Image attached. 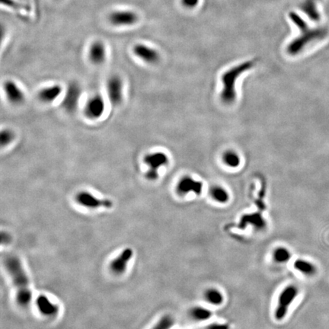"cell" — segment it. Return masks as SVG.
Segmentation results:
<instances>
[{
	"label": "cell",
	"mask_w": 329,
	"mask_h": 329,
	"mask_svg": "<svg viewBox=\"0 0 329 329\" xmlns=\"http://www.w3.org/2000/svg\"><path fill=\"white\" fill-rule=\"evenodd\" d=\"M4 265L13 280L16 290V300L22 307H27L30 304L32 293L30 289L29 278L18 257L8 254L4 258Z\"/></svg>",
	"instance_id": "6da1fadb"
},
{
	"label": "cell",
	"mask_w": 329,
	"mask_h": 329,
	"mask_svg": "<svg viewBox=\"0 0 329 329\" xmlns=\"http://www.w3.org/2000/svg\"><path fill=\"white\" fill-rule=\"evenodd\" d=\"M290 18L300 31V34L287 46V52L290 55L295 56L299 54L313 41L323 39L327 36V29L325 28L313 29L309 27L304 20L297 13H290Z\"/></svg>",
	"instance_id": "7a4b0ae2"
},
{
	"label": "cell",
	"mask_w": 329,
	"mask_h": 329,
	"mask_svg": "<svg viewBox=\"0 0 329 329\" xmlns=\"http://www.w3.org/2000/svg\"><path fill=\"white\" fill-rule=\"evenodd\" d=\"M254 64V62L253 61L243 63L232 68L222 75V82L223 88H222L220 97L221 100L225 104H231L234 102L236 98L235 85L237 78L240 77L242 73L252 68Z\"/></svg>",
	"instance_id": "3957f363"
},
{
	"label": "cell",
	"mask_w": 329,
	"mask_h": 329,
	"mask_svg": "<svg viewBox=\"0 0 329 329\" xmlns=\"http://www.w3.org/2000/svg\"><path fill=\"white\" fill-rule=\"evenodd\" d=\"M169 157L163 152L157 151L148 153L142 157V163L146 166L144 177L149 182H154L159 177V169L167 166Z\"/></svg>",
	"instance_id": "277c9868"
},
{
	"label": "cell",
	"mask_w": 329,
	"mask_h": 329,
	"mask_svg": "<svg viewBox=\"0 0 329 329\" xmlns=\"http://www.w3.org/2000/svg\"><path fill=\"white\" fill-rule=\"evenodd\" d=\"M299 295V289L295 285H288L282 290L278 296V302L274 312V317L278 321H282L288 313L292 303Z\"/></svg>",
	"instance_id": "5b68a950"
},
{
	"label": "cell",
	"mask_w": 329,
	"mask_h": 329,
	"mask_svg": "<svg viewBox=\"0 0 329 329\" xmlns=\"http://www.w3.org/2000/svg\"><path fill=\"white\" fill-rule=\"evenodd\" d=\"M108 100L113 107H119L125 98V81L121 76L114 74L109 77L105 83Z\"/></svg>",
	"instance_id": "8992f818"
},
{
	"label": "cell",
	"mask_w": 329,
	"mask_h": 329,
	"mask_svg": "<svg viewBox=\"0 0 329 329\" xmlns=\"http://www.w3.org/2000/svg\"><path fill=\"white\" fill-rule=\"evenodd\" d=\"M106 110V102L105 98L100 94H95L89 97L84 106V115L90 121L101 119Z\"/></svg>",
	"instance_id": "52a82bcc"
},
{
	"label": "cell",
	"mask_w": 329,
	"mask_h": 329,
	"mask_svg": "<svg viewBox=\"0 0 329 329\" xmlns=\"http://www.w3.org/2000/svg\"><path fill=\"white\" fill-rule=\"evenodd\" d=\"M75 199L78 204L93 210L98 208L110 209L114 205L112 201L107 198H98L87 190H81L77 193Z\"/></svg>",
	"instance_id": "ba28073f"
},
{
	"label": "cell",
	"mask_w": 329,
	"mask_h": 329,
	"mask_svg": "<svg viewBox=\"0 0 329 329\" xmlns=\"http://www.w3.org/2000/svg\"><path fill=\"white\" fill-rule=\"evenodd\" d=\"M2 89L6 100L11 105L19 106L25 102V91L21 86L13 79H7L2 84Z\"/></svg>",
	"instance_id": "9c48e42d"
},
{
	"label": "cell",
	"mask_w": 329,
	"mask_h": 329,
	"mask_svg": "<svg viewBox=\"0 0 329 329\" xmlns=\"http://www.w3.org/2000/svg\"><path fill=\"white\" fill-rule=\"evenodd\" d=\"M82 94L81 86L77 82H71L69 84L64 93H63V107L68 112H73L78 107V102L80 100Z\"/></svg>",
	"instance_id": "30bf717a"
},
{
	"label": "cell",
	"mask_w": 329,
	"mask_h": 329,
	"mask_svg": "<svg viewBox=\"0 0 329 329\" xmlns=\"http://www.w3.org/2000/svg\"><path fill=\"white\" fill-rule=\"evenodd\" d=\"M109 22L114 26H130L137 23L139 20L138 15L130 10H118L110 13L109 17Z\"/></svg>",
	"instance_id": "8fae6325"
},
{
	"label": "cell",
	"mask_w": 329,
	"mask_h": 329,
	"mask_svg": "<svg viewBox=\"0 0 329 329\" xmlns=\"http://www.w3.org/2000/svg\"><path fill=\"white\" fill-rule=\"evenodd\" d=\"M65 89L61 84H52L41 88L38 92V99L44 104L54 103L63 95Z\"/></svg>",
	"instance_id": "7c38bea8"
},
{
	"label": "cell",
	"mask_w": 329,
	"mask_h": 329,
	"mask_svg": "<svg viewBox=\"0 0 329 329\" xmlns=\"http://www.w3.org/2000/svg\"><path fill=\"white\" fill-rule=\"evenodd\" d=\"M133 53L136 57L147 64H156L160 59V56L157 50L143 44L136 45L133 47Z\"/></svg>",
	"instance_id": "4fadbf2b"
},
{
	"label": "cell",
	"mask_w": 329,
	"mask_h": 329,
	"mask_svg": "<svg viewBox=\"0 0 329 329\" xmlns=\"http://www.w3.org/2000/svg\"><path fill=\"white\" fill-rule=\"evenodd\" d=\"M202 190L203 183L189 176L181 178L176 185V192L180 196H185L188 193H194L199 195L202 193Z\"/></svg>",
	"instance_id": "5bb4252c"
},
{
	"label": "cell",
	"mask_w": 329,
	"mask_h": 329,
	"mask_svg": "<svg viewBox=\"0 0 329 329\" xmlns=\"http://www.w3.org/2000/svg\"><path fill=\"white\" fill-rule=\"evenodd\" d=\"M89 61L95 65L103 64L107 58V48L102 41H95L90 45L88 51Z\"/></svg>",
	"instance_id": "9a60e30c"
},
{
	"label": "cell",
	"mask_w": 329,
	"mask_h": 329,
	"mask_svg": "<svg viewBox=\"0 0 329 329\" xmlns=\"http://www.w3.org/2000/svg\"><path fill=\"white\" fill-rule=\"evenodd\" d=\"M134 255V251L130 248H126L117 258L110 263V270L115 274H121L125 272L129 262Z\"/></svg>",
	"instance_id": "2e32d148"
},
{
	"label": "cell",
	"mask_w": 329,
	"mask_h": 329,
	"mask_svg": "<svg viewBox=\"0 0 329 329\" xmlns=\"http://www.w3.org/2000/svg\"><path fill=\"white\" fill-rule=\"evenodd\" d=\"M249 225L252 226L255 230H262L267 226V222L264 219L262 214L259 213H253V214L242 216L240 222L238 224V227L245 229Z\"/></svg>",
	"instance_id": "e0dca14e"
},
{
	"label": "cell",
	"mask_w": 329,
	"mask_h": 329,
	"mask_svg": "<svg viewBox=\"0 0 329 329\" xmlns=\"http://www.w3.org/2000/svg\"><path fill=\"white\" fill-rule=\"evenodd\" d=\"M36 304L40 313L47 316L57 315L59 312L58 306L51 302L46 296H39L36 301Z\"/></svg>",
	"instance_id": "ac0fdd59"
},
{
	"label": "cell",
	"mask_w": 329,
	"mask_h": 329,
	"mask_svg": "<svg viewBox=\"0 0 329 329\" xmlns=\"http://www.w3.org/2000/svg\"><path fill=\"white\" fill-rule=\"evenodd\" d=\"M320 0H303L301 4L302 11L313 22L320 20V14L318 11V3Z\"/></svg>",
	"instance_id": "d6986e66"
},
{
	"label": "cell",
	"mask_w": 329,
	"mask_h": 329,
	"mask_svg": "<svg viewBox=\"0 0 329 329\" xmlns=\"http://www.w3.org/2000/svg\"><path fill=\"white\" fill-rule=\"evenodd\" d=\"M294 266L296 270L308 277L315 275L317 271L315 265L304 259L296 260Z\"/></svg>",
	"instance_id": "ffe728a7"
},
{
	"label": "cell",
	"mask_w": 329,
	"mask_h": 329,
	"mask_svg": "<svg viewBox=\"0 0 329 329\" xmlns=\"http://www.w3.org/2000/svg\"><path fill=\"white\" fill-rule=\"evenodd\" d=\"M206 302L214 306H220L224 302V296L220 290L217 288H209L204 292Z\"/></svg>",
	"instance_id": "44dd1931"
},
{
	"label": "cell",
	"mask_w": 329,
	"mask_h": 329,
	"mask_svg": "<svg viewBox=\"0 0 329 329\" xmlns=\"http://www.w3.org/2000/svg\"><path fill=\"white\" fill-rule=\"evenodd\" d=\"M213 313L209 309L202 307V306H194L190 310V315L193 319L196 321L208 320L211 318Z\"/></svg>",
	"instance_id": "7402d4cb"
},
{
	"label": "cell",
	"mask_w": 329,
	"mask_h": 329,
	"mask_svg": "<svg viewBox=\"0 0 329 329\" xmlns=\"http://www.w3.org/2000/svg\"><path fill=\"white\" fill-rule=\"evenodd\" d=\"M291 257V252L289 251V249L283 246L276 248L273 251V258L277 263H287Z\"/></svg>",
	"instance_id": "603a6c76"
},
{
	"label": "cell",
	"mask_w": 329,
	"mask_h": 329,
	"mask_svg": "<svg viewBox=\"0 0 329 329\" xmlns=\"http://www.w3.org/2000/svg\"><path fill=\"white\" fill-rule=\"evenodd\" d=\"M210 195L214 201L219 204L227 203L230 200V194L227 190L219 186H215L210 190Z\"/></svg>",
	"instance_id": "cb8c5ba5"
},
{
	"label": "cell",
	"mask_w": 329,
	"mask_h": 329,
	"mask_svg": "<svg viewBox=\"0 0 329 329\" xmlns=\"http://www.w3.org/2000/svg\"><path fill=\"white\" fill-rule=\"evenodd\" d=\"M16 133L10 128H2L0 133V145L2 148L9 146L16 140Z\"/></svg>",
	"instance_id": "d4e9b609"
},
{
	"label": "cell",
	"mask_w": 329,
	"mask_h": 329,
	"mask_svg": "<svg viewBox=\"0 0 329 329\" xmlns=\"http://www.w3.org/2000/svg\"><path fill=\"white\" fill-rule=\"evenodd\" d=\"M223 162L226 166L231 168H236L240 164V158L235 152L228 151L223 155Z\"/></svg>",
	"instance_id": "484cf974"
},
{
	"label": "cell",
	"mask_w": 329,
	"mask_h": 329,
	"mask_svg": "<svg viewBox=\"0 0 329 329\" xmlns=\"http://www.w3.org/2000/svg\"><path fill=\"white\" fill-rule=\"evenodd\" d=\"M174 325V319L169 315H165L158 321L152 329H170Z\"/></svg>",
	"instance_id": "4316f807"
},
{
	"label": "cell",
	"mask_w": 329,
	"mask_h": 329,
	"mask_svg": "<svg viewBox=\"0 0 329 329\" xmlns=\"http://www.w3.org/2000/svg\"><path fill=\"white\" fill-rule=\"evenodd\" d=\"M206 329H230V326L227 323H213L207 326Z\"/></svg>",
	"instance_id": "83f0119b"
},
{
	"label": "cell",
	"mask_w": 329,
	"mask_h": 329,
	"mask_svg": "<svg viewBox=\"0 0 329 329\" xmlns=\"http://www.w3.org/2000/svg\"><path fill=\"white\" fill-rule=\"evenodd\" d=\"M199 2V0H182V3L185 7L191 8L195 7Z\"/></svg>",
	"instance_id": "f1b7e54d"
}]
</instances>
